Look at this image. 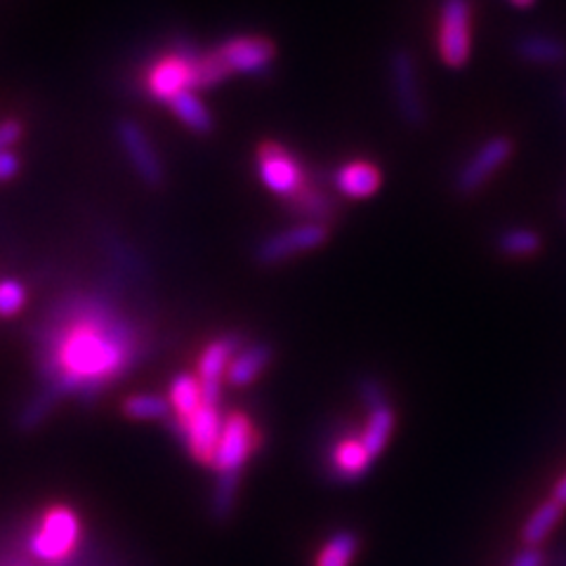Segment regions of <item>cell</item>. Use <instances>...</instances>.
Returning <instances> with one entry per match:
<instances>
[{
	"mask_svg": "<svg viewBox=\"0 0 566 566\" xmlns=\"http://www.w3.org/2000/svg\"><path fill=\"white\" fill-rule=\"evenodd\" d=\"M241 333H222L218 338H212L199 354L197 361V376L203 401L212 406H222V395L227 385V368L237 357V352L243 347Z\"/></svg>",
	"mask_w": 566,
	"mask_h": 566,
	"instance_id": "obj_10",
	"label": "cell"
},
{
	"mask_svg": "<svg viewBox=\"0 0 566 566\" xmlns=\"http://www.w3.org/2000/svg\"><path fill=\"white\" fill-rule=\"evenodd\" d=\"M547 566H566V551L557 553L551 557V562H547Z\"/></svg>",
	"mask_w": 566,
	"mask_h": 566,
	"instance_id": "obj_35",
	"label": "cell"
},
{
	"mask_svg": "<svg viewBox=\"0 0 566 566\" xmlns=\"http://www.w3.org/2000/svg\"><path fill=\"white\" fill-rule=\"evenodd\" d=\"M255 168L260 182L281 199H293L307 185V177L297 158L281 142H260L255 151Z\"/></svg>",
	"mask_w": 566,
	"mask_h": 566,
	"instance_id": "obj_9",
	"label": "cell"
},
{
	"mask_svg": "<svg viewBox=\"0 0 566 566\" xmlns=\"http://www.w3.org/2000/svg\"><path fill=\"white\" fill-rule=\"evenodd\" d=\"M168 106L172 116L191 133L210 135L212 128H216V118H212V112L208 109V104L201 99L197 91H187L182 95H177L175 99H170Z\"/></svg>",
	"mask_w": 566,
	"mask_h": 566,
	"instance_id": "obj_21",
	"label": "cell"
},
{
	"mask_svg": "<svg viewBox=\"0 0 566 566\" xmlns=\"http://www.w3.org/2000/svg\"><path fill=\"white\" fill-rule=\"evenodd\" d=\"M437 52L449 69H463L472 57V3L441 0L437 22Z\"/></svg>",
	"mask_w": 566,
	"mask_h": 566,
	"instance_id": "obj_7",
	"label": "cell"
},
{
	"mask_svg": "<svg viewBox=\"0 0 566 566\" xmlns=\"http://www.w3.org/2000/svg\"><path fill=\"white\" fill-rule=\"evenodd\" d=\"M331 239V227L326 222H295L286 229L264 237L253 248V260L260 268H276L293 258L307 255L324 248Z\"/></svg>",
	"mask_w": 566,
	"mask_h": 566,
	"instance_id": "obj_4",
	"label": "cell"
},
{
	"mask_svg": "<svg viewBox=\"0 0 566 566\" xmlns=\"http://www.w3.org/2000/svg\"><path fill=\"white\" fill-rule=\"evenodd\" d=\"M291 212L303 216L307 222H326L335 216V206L326 191L316 189L312 185H305L293 199H289Z\"/></svg>",
	"mask_w": 566,
	"mask_h": 566,
	"instance_id": "obj_24",
	"label": "cell"
},
{
	"mask_svg": "<svg viewBox=\"0 0 566 566\" xmlns=\"http://www.w3.org/2000/svg\"><path fill=\"white\" fill-rule=\"evenodd\" d=\"M229 76V69L222 64L216 50L210 52H197L193 57V91H206V87H216L224 83Z\"/></svg>",
	"mask_w": 566,
	"mask_h": 566,
	"instance_id": "obj_27",
	"label": "cell"
},
{
	"mask_svg": "<svg viewBox=\"0 0 566 566\" xmlns=\"http://www.w3.org/2000/svg\"><path fill=\"white\" fill-rule=\"evenodd\" d=\"M78 543H81L78 515L66 505H55L41 515L39 526H35V531L31 534L29 547L39 559L48 564H57L74 555Z\"/></svg>",
	"mask_w": 566,
	"mask_h": 566,
	"instance_id": "obj_6",
	"label": "cell"
},
{
	"mask_svg": "<svg viewBox=\"0 0 566 566\" xmlns=\"http://www.w3.org/2000/svg\"><path fill=\"white\" fill-rule=\"evenodd\" d=\"M564 512H566V507L553 499L538 503L534 510L528 512V517L524 520V524L520 528L522 545L543 547V543L551 538L553 531L559 526Z\"/></svg>",
	"mask_w": 566,
	"mask_h": 566,
	"instance_id": "obj_19",
	"label": "cell"
},
{
	"mask_svg": "<svg viewBox=\"0 0 566 566\" xmlns=\"http://www.w3.org/2000/svg\"><path fill=\"white\" fill-rule=\"evenodd\" d=\"M22 133H24V128L20 120H14V118L0 120V151L12 149L17 142L22 139Z\"/></svg>",
	"mask_w": 566,
	"mask_h": 566,
	"instance_id": "obj_31",
	"label": "cell"
},
{
	"mask_svg": "<svg viewBox=\"0 0 566 566\" xmlns=\"http://www.w3.org/2000/svg\"><path fill=\"white\" fill-rule=\"evenodd\" d=\"M22 170V158L12 149L0 151V182H10Z\"/></svg>",
	"mask_w": 566,
	"mask_h": 566,
	"instance_id": "obj_32",
	"label": "cell"
},
{
	"mask_svg": "<svg viewBox=\"0 0 566 566\" xmlns=\"http://www.w3.org/2000/svg\"><path fill=\"white\" fill-rule=\"evenodd\" d=\"M551 499L553 501H557L559 505H564L566 507V472L559 476V480L555 482V486H553V493H551Z\"/></svg>",
	"mask_w": 566,
	"mask_h": 566,
	"instance_id": "obj_33",
	"label": "cell"
},
{
	"mask_svg": "<svg viewBox=\"0 0 566 566\" xmlns=\"http://www.w3.org/2000/svg\"><path fill=\"white\" fill-rule=\"evenodd\" d=\"M168 401H170V409H172L170 420H175V422H182L189 416L197 413L201 406L206 403L199 378L193 374H177L170 382V389H168Z\"/></svg>",
	"mask_w": 566,
	"mask_h": 566,
	"instance_id": "obj_22",
	"label": "cell"
},
{
	"mask_svg": "<svg viewBox=\"0 0 566 566\" xmlns=\"http://www.w3.org/2000/svg\"><path fill=\"white\" fill-rule=\"evenodd\" d=\"M193 50H172L158 57L145 76L147 95L156 102L170 104L177 95L193 91Z\"/></svg>",
	"mask_w": 566,
	"mask_h": 566,
	"instance_id": "obj_12",
	"label": "cell"
},
{
	"mask_svg": "<svg viewBox=\"0 0 566 566\" xmlns=\"http://www.w3.org/2000/svg\"><path fill=\"white\" fill-rule=\"evenodd\" d=\"M274 361V349L268 343H245L237 357L227 368V385L229 387H248L253 385L264 370H268Z\"/></svg>",
	"mask_w": 566,
	"mask_h": 566,
	"instance_id": "obj_17",
	"label": "cell"
},
{
	"mask_svg": "<svg viewBox=\"0 0 566 566\" xmlns=\"http://www.w3.org/2000/svg\"><path fill=\"white\" fill-rule=\"evenodd\" d=\"M395 430H397V411L392 403L385 401L366 411V420L359 428V439L366 447V451L378 460L389 447V441H392Z\"/></svg>",
	"mask_w": 566,
	"mask_h": 566,
	"instance_id": "obj_18",
	"label": "cell"
},
{
	"mask_svg": "<svg viewBox=\"0 0 566 566\" xmlns=\"http://www.w3.org/2000/svg\"><path fill=\"white\" fill-rule=\"evenodd\" d=\"M260 449L262 434L251 416L243 411L227 413L210 470L216 476H243V470Z\"/></svg>",
	"mask_w": 566,
	"mask_h": 566,
	"instance_id": "obj_3",
	"label": "cell"
},
{
	"mask_svg": "<svg viewBox=\"0 0 566 566\" xmlns=\"http://www.w3.org/2000/svg\"><path fill=\"white\" fill-rule=\"evenodd\" d=\"M123 413L130 420L139 422H158V420H168L172 418L170 401L164 395H154V392H139L128 397L123 401Z\"/></svg>",
	"mask_w": 566,
	"mask_h": 566,
	"instance_id": "obj_25",
	"label": "cell"
},
{
	"mask_svg": "<svg viewBox=\"0 0 566 566\" xmlns=\"http://www.w3.org/2000/svg\"><path fill=\"white\" fill-rule=\"evenodd\" d=\"M389 95L395 102V112L406 128L422 130L428 126L430 112L424 99V87L420 78V66L409 48H395L387 60Z\"/></svg>",
	"mask_w": 566,
	"mask_h": 566,
	"instance_id": "obj_2",
	"label": "cell"
},
{
	"mask_svg": "<svg viewBox=\"0 0 566 566\" xmlns=\"http://www.w3.org/2000/svg\"><path fill=\"white\" fill-rule=\"evenodd\" d=\"M333 187L345 199L364 201L376 197L382 187V170L370 161H349L333 172Z\"/></svg>",
	"mask_w": 566,
	"mask_h": 566,
	"instance_id": "obj_15",
	"label": "cell"
},
{
	"mask_svg": "<svg viewBox=\"0 0 566 566\" xmlns=\"http://www.w3.org/2000/svg\"><path fill=\"white\" fill-rule=\"evenodd\" d=\"M515 55L520 62L538 69H553L566 62V43L553 33H524L515 43Z\"/></svg>",
	"mask_w": 566,
	"mask_h": 566,
	"instance_id": "obj_16",
	"label": "cell"
},
{
	"mask_svg": "<svg viewBox=\"0 0 566 566\" xmlns=\"http://www.w3.org/2000/svg\"><path fill=\"white\" fill-rule=\"evenodd\" d=\"M116 137L139 180L147 187H161L166 182V168L147 130L133 118H120L116 123Z\"/></svg>",
	"mask_w": 566,
	"mask_h": 566,
	"instance_id": "obj_14",
	"label": "cell"
},
{
	"mask_svg": "<svg viewBox=\"0 0 566 566\" xmlns=\"http://www.w3.org/2000/svg\"><path fill=\"white\" fill-rule=\"evenodd\" d=\"M510 6H515V8H520V10H528V8H534L536 6V0H507Z\"/></svg>",
	"mask_w": 566,
	"mask_h": 566,
	"instance_id": "obj_34",
	"label": "cell"
},
{
	"mask_svg": "<svg viewBox=\"0 0 566 566\" xmlns=\"http://www.w3.org/2000/svg\"><path fill=\"white\" fill-rule=\"evenodd\" d=\"M376 463L378 460L361 444L359 430L340 428L322 444V472L338 484L361 482Z\"/></svg>",
	"mask_w": 566,
	"mask_h": 566,
	"instance_id": "obj_5",
	"label": "cell"
},
{
	"mask_svg": "<svg viewBox=\"0 0 566 566\" xmlns=\"http://www.w3.org/2000/svg\"><path fill=\"white\" fill-rule=\"evenodd\" d=\"M515 154V142L507 135H493L476 147L468 161L455 170L453 193L455 197L470 199L476 191H482L491 177L499 172Z\"/></svg>",
	"mask_w": 566,
	"mask_h": 566,
	"instance_id": "obj_8",
	"label": "cell"
},
{
	"mask_svg": "<svg viewBox=\"0 0 566 566\" xmlns=\"http://www.w3.org/2000/svg\"><path fill=\"white\" fill-rule=\"evenodd\" d=\"M543 237L531 227H510L495 237V251L507 260H528L541 253Z\"/></svg>",
	"mask_w": 566,
	"mask_h": 566,
	"instance_id": "obj_23",
	"label": "cell"
},
{
	"mask_svg": "<svg viewBox=\"0 0 566 566\" xmlns=\"http://www.w3.org/2000/svg\"><path fill=\"white\" fill-rule=\"evenodd\" d=\"M27 305V289L17 279H0V316L12 318Z\"/></svg>",
	"mask_w": 566,
	"mask_h": 566,
	"instance_id": "obj_28",
	"label": "cell"
},
{
	"mask_svg": "<svg viewBox=\"0 0 566 566\" xmlns=\"http://www.w3.org/2000/svg\"><path fill=\"white\" fill-rule=\"evenodd\" d=\"M361 553V536L354 528H335L318 545L312 566H352Z\"/></svg>",
	"mask_w": 566,
	"mask_h": 566,
	"instance_id": "obj_20",
	"label": "cell"
},
{
	"mask_svg": "<svg viewBox=\"0 0 566 566\" xmlns=\"http://www.w3.org/2000/svg\"><path fill=\"white\" fill-rule=\"evenodd\" d=\"M172 424V432L177 434V439L182 441L187 453L197 460V463L210 468L212 463V455H216L218 449V441L222 434V424H224V413H222V406H212V403H203L201 409L189 416L182 422H175Z\"/></svg>",
	"mask_w": 566,
	"mask_h": 566,
	"instance_id": "obj_11",
	"label": "cell"
},
{
	"mask_svg": "<svg viewBox=\"0 0 566 566\" xmlns=\"http://www.w3.org/2000/svg\"><path fill=\"white\" fill-rule=\"evenodd\" d=\"M218 57L229 69V74L239 76H264L276 60V45L268 35H232L218 48Z\"/></svg>",
	"mask_w": 566,
	"mask_h": 566,
	"instance_id": "obj_13",
	"label": "cell"
},
{
	"mask_svg": "<svg viewBox=\"0 0 566 566\" xmlns=\"http://www.w3.org/2000/svg\"><path fill=\"white\" fill-rule=\"evenodd\" d=\"M243 476H216V486L210 493V515L218 522H227L234 515Z\"/></svg>",
	"mask_w": 566,
	"mask_h": 566,
	"instance_id": "obj_26",
	"label": "cell"
},
{
	"mask_svg": "<svg viewBox=\"0 0 566 566\" xmlns=\"http://www.w3.org/2000/svg\"><path fill=\"white\" fill-rule=\"evenodd\" d=\"M357 395H359V401H361V406H364V411L374 409V406H378V403L389 401L387 387H385L382 380L376 378V376H364V378H359V382H357Z\"/></svg>",
	"mask_w": 566,
	"mask_h": 566,
	"instance_id": "obj_29",
	"label": "cell"
},
{
	"mask_svg": "<svg viewBox=\"0 0 566 566\" xmlns=\"http://www.w3.org/2000/svg\"><path fill=\"white\" fill-rule=\"evenodd\" d=\"M551 562V555H547L543 547H526L522 545L520 551L512 555L507 566H547Z\"/></svg>",
	"mask_w": 566,
	"mask_h": 566,
	"instance_id": "obj_30",
	"label": "cell"
},
{
	"mask_svg": "<svg viewBox=\"0 0 566 566\" xmlns=\"http://www.w3.org/2000/svg\"><path fill=\"white\" fill-rule=\"evenodd\" d=\"M135 343L128 324L109 312H83L60 331L52 366L64 389H99L133 366Z\"/></svg>",
	"mask_w": 566,
	"mask_h": 566,
	"instance_id": "obj_1",
	"label": "cell"
}]
</instances>
